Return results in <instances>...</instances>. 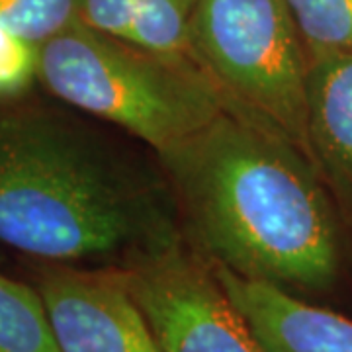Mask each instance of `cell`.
<instances>
[{
	"label": "cell",
	"mask_w": 352,
	"mask_h": 352,
	"mask_svg": "<svg viewBox=\"0 0 352 352\" xmlns=\"http://www.w3.org/2000/svg\"><path fill=\"white\" fill-rule=\"evenodd\" d=\"M0 352H61L36 286L0 274Z\"/></svg>",
	"instance_id": "9c48e42d"
},
{
	"label": "cell",
	"mask_w": 352,
	"mask_h": 352,
	"mask_svg": "<svg viewBox=\"0 0 352 352\" xmlns=\"http://www.w3.org/2000/svg\"><path fill=\"white\" fill-rule=\"evenodd\" d=\"M309 53H352V0H284Z\"/></svg>",
	"instance_id": "8fae6325"
},
{
	"label": "cell",
	"mask_w": 352,
	"mask_h": 352,
	"mask_svg": "<svg viewBox=\"0 0 352 352\" xmlns=\"http://www.w3.org/2000/svg\"><path fill=\"white\" fill-rule=\"evenodd\" d=\"M307 129L315 168L352 226V53H309Z\"/></svg>",
	"instance_id": "ba28073f"
},
{
	"label": "cell",
	"mask_w": 352,
	"mask_h": 352,
	"mask_svg": "<svg viewBox=\"0 0 352 352\" xmlns=\"http://www.w3.org/2000/svg\"><path fill=\"white\" fill-rule=\"evenodd\" d=\"M184 237L161 164L63 112L0 108V243L47 264L124 266Z\"/></svg>",
	"instance_id": "7a4b0ae2"
},
{
	"label": "cell",
	"mask_w": 352,
	"mask_h": 352,
	"mask_svg": "<svg viewBox=\"0 0 352 352\" xmlns=\"http://www.w3.org/2000/svg\"><path fill=\"white\" fill-rule=\"evenodd\" d=\"M200 0H138L127 41L145 50L188 55L190 18Z\"/></svg>",
	"instance_id": "30bf717a"
},
{
	"label": "cell",
	"mask_w": 352,
	"mask_h": 352,
	"mask_svg": "<svg viewBox=\"0 0 352 352\" xmlns=\"http://www.w3.org/2000/svg\"><path fill=\"white\" fill-rule=\"evenodd\" d=\"M188 55L226 110L288 139L311 161L309 51L284 0H200L190 18Z\"/></svg>",
	"instance_id": "277c9868"
},
{
	"label": "cell",
	"mask_w": 352,
	"mask_h": 352,
	"mask_svg": "<svg viewBox=\"0 0 352 352\" xmlns=\"http://www.w3.org/2000/svg\"><path fill=\"white\" fill-rule=\"evenodd\" d=\"M39 78V47L0 22V100L25 92Z\"/></svg>",
	"instance_id": "4fadbf2b"
},
{
	"label": "cell",
	"mask_w": 352,
	"mask_h": 352,
	"mask_svg": "<svg viewBox=\"0 0 352 352\" xmlns=\"http://www.w3.org/2000/svg\"><path fill=\"white\" fill-rule=\"evenodd\" d=\"M212 266L266 352H352V319L303 302L274 284Z\"/></svg>",
	"instance_id": "52a82bcc"
},
{
	"label": "cell",
	"mask_w": 352,
	"mask_h": 352,
	"mask_svg": "<svg viewBox=\"0 0 352 352\" xmlns=\"http://www.w3.org/2000/svg\"><path fill=\"white\" fill-rule=\"evenodd\" d=\"M38 80L155 153L192 138L226 110L217 87L190 55L145 50L85 22L39 47Z\"/></svg>",
	"instance_id": "3957f363"
},
{
	"label": "cell",
	"mask_w": 352,
	"mask_h": 352,
	"mask_svg": "<svg viewBox=\"0 0 352 352\" xmlns=\"http://www.w3.org/2000/svg\"><path fill=\"white\" fill-rule=\"evenodd\" d=\"M34 286L61 352H163L113 266L43 264Z\"/></svg>",
	"instance_id": "8992f818"
},
{
	"label": "cell",
	"mask_w": 352,
	"mask_h": 352,
	"mask_svg": "<svg viewBox=\"0 0 352 352\" xmlns=\"http://www.w3.org/2000/svg\"><path fill=\"white\" fill-rule=\"evenodd\" d=\"M157 159L186 239L210 263L288 292L335 288L342 217L315 164L288 139L223 110Z\"/></svg>",
	"instance_id": "6da1fadb"
},
{
	"label": "cell",
	"mask_w": 352,
	"mask_h": 352,
	"mask_svg": "<svg viewBox=\"0 0 352 352\" xmlns=\"http://www.w3.org/2000/svg\"><path fill=\"white\" fill-rule=\"evenodd\" d=\"M138 0H85L82 20L90 28L127 39L133 24Z\"/></svg>",
	"instance_id": "5bb4252c"
},
{
	"label": "cell",
	"mask_w": 352,
	"mask_h": 352,
	"mask_svg": "<svg viewBox=\"0 0 352 352\" xmlns=\"http://www.w3.org/2000/svg\"><path fill=\"white\" fill-rule=\"evenodd\" d=\"M82 14L85 0H0V22L38 47L85 22Z\"/></svg>",
	"instance_id": "7c38bea8"
},
{
	"label": "cell",
	"mask_w": 352,
	"mask_h": 352,
	"mask_svg": "<svg viewBox=\"0 0 352 352\" xmlns=\"http://www.w3.org/2000/svg\"><path fill=\"white\" fill-rule=\"evenodd\" d=\"M113 268L163 352H266L217 280L212 263L190 247L186 237Z\"/></svg>",
	"instance_id": "5b68a950"
}]
</instances>
